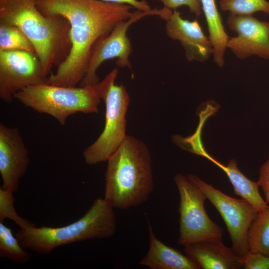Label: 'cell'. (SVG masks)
<instances>
[{
	"instance_id": "obj_25",
	"label": "cell",
	"mask_w": 269,
	"mask_h": 269,
	"mask_svg": "<svg viewBox=\"0 0 269 269\" xmlns=\"http://www.w3.org/2000/svg\"><path fill=\"white\" fill-rule=\"evenodd\" d=\"M103 1L121 4L130 5L137 10L142 11H148L152 9L145 0H101Z\"/></svg>"
},
{
	"instance_id": "obj_23",
	"label": "cell",
	"mask_w": 269,
	"mask_h": 269,
	"mask_svg": "<svg viewBox=\"0 0 269 269\" xmlns=\"http://www.w3.org/2000/svg\"><path fill=\"white\" fill-rule=\"evenodd\" d=\"M162 3L164 7L170 10H176L177 8L186 6L190 13L197 17L202 14V7L200 0H154Z\"/></svg>"
},
{
	"instance_id": "obj_1",
	"label": "cell",
	"mask_w": 269,
	"mask_h": 269,
	"mask_svg": "<svg viewBox=\"0 0 269 269\" xmlns=\"http://www.w3.org/2000/svg\"><path fill=\"white\" fill-rule=\"evenodd\" d=\"M37 4L44 15H59L69 23V54L48 77V84L67 87L76 86L83 78L96 43L134 12L130 5L101 0H37Z\"/></svg>"
},
{
	"instance_id": "obj_8",
	"label": "cell",
	"mask_w": 269,
	"mask_h": 269,
	"mask_svg": "<svg viewBox=\"0 0 269 269\" xmlns=\"http://www.w3.org/2000/svg\"><path fill=\"white\" fill-rule=\"evenodd\" d=\"M204 193L226 225L236 254L243 257L249 251L248 233L258 211L246 200L230 197L194 174L187 175Z\"/></svg>"
},
{
	"instance_id": "obj_6",
	"label": "cell",
	"mask_w": 269,
	"mask_h": 269,
	"mask_svg": "<svg viewBox=\"0 0 269 269\" xmlns=\"http://www.w3.org/2000/svg\"><path fill=\"white\" fill-rule=\"evenodd\" d=\"M180 196L178 211L179 237L178 244L222 239L223 229L214 222L204 207L206 196L187 176L178 173L174 177Z\"/></svg>"
},
{
	"instance_id": "obj_15",
	"label": "cell",
	"mask_w": 269,
	"mask_h": 269,
	"mask_svg": "<svg viewBox=\"0 0 269 269\" xmlns=\"http://www.w3.org/2000/svg\"><path fill=\"white\" fill-rule=\"evenodd\" d=\"M148 225L149 249L139 264L150 269H199L185 254L158 239L149 222Z\"/></svg>"
},
{
	"instance_id": "obj_4",
	"label": "cell",
	"mask_w": 269,
	"mask_h": 269,
	"mask_svg": "<svg viewBox=\"0 0 269 269\" xmlns=\"http://www.w3.org/2000/svg\"><path fill=\"white\" fill-rule=\"evenodd\" d=\"M114 208L104 198H98L86 213L65 226L37 227L31 225L20 228L15 234L21 246L41 254H48L56 248L92 239L114 236L116 220Z\"/></svg>"
},
{
	"instance_id": "obj_11",
	"label": "cell",
	"mask_w": 269,
	"mask_h": 269,
	"mask_svg": "<svg viewBox=\"0 0 269 269\" xmlns=\"http://www.w3.org/2000/svg\"><path fill=\"white\" fill-rule=\"evenodd\" d=\"M227 24L237 36L229 38L227 48L238 58L256 55L269 59V22L260 21L252 15L230 14Z\"/></svg>"
},
{
	"instance_id": "obj_18",
	"label": "cell",
	"mask_w": 269,
	"mask_h": 269,
	"mask_svg": "<svg viewBox=\"0 0 269 269\" xmlns=\"http://www.w3.org/2000/svg\"><path fill=\"white\" fill-rule=\"evenodd\" d=\"M0 257L6 258L17 263L24 264L30 259L26 249L23 248L12 230L0 221Z\"/></svg>"
},
{
	"instance_id": "obj_3",
	"label": "cell",
	"mask_w": 269,
	"mask_h": 269,
	"mask_svg": "<svg viewBox=\"0 0 269 269\" xmlns=\"http://www.w3.org/2000/svg\"><path fill=\"white\" fill-rule=\"evenodd\" d=\"M0 23L15 26L32 44L45 75L51 74L68 56L71 48L68 21L59 15L47 16L37 0H0Z\"/></svg>"
},
{
	"instance_id": "obj_10",
	"label": "cell",
	"mask_w": 269,
	"mask_h": 269,
	"mask_svg": "<svg viewBox=\"0 0 269 269\" xmlns=\"http://www.w3.org/2000/svg\"><path fill=\"white\" fill-rule=\"evenodd\" d=\"M48 76L36 53L0 51V98L11 103L15 94L32 85L48 83Z\"/></svg>"
},
{
	"instance_id": "obj_17",
	"label": "cell",
	"mask_w": 269,
	"mask_h": 269,
	"mask_svg": "<svg viewBox=\"0 0 269 269\" xmlns=\"http://www.w3.org/2000/svg\"><path fill=\"white\" fill-rule=\"evenodd\" d=\"M249 251L269 256V205L258 212L248 233Z\"/></svg>"
},
{
	"instance_id": "obj_24",
	"label": "cell",
	"mask_w": 269,
	"mask_h": 269,
	"mask_svg": "<svg viewBox=\"0 0 269 269\" xmlns=\"http://www.w3.org/2000/svg\"><path fill=\"white\" fill-rule=\"evenodd\" d=\"M257 182L263 192L266 202L269 205V155L267 160L260 168Z\"/></svg>"
},
{
	"instance_id": "obj_13",
	"label": "cell",
	"mask_w": 269,
	"mask_h": 269,
	"mask_svg": "<svg viewBox=\"0 0 269 269\" xmlns=\"http://www.w3.org/2000/svg\"><path fill=\"white\" fill-rule=\"evenodd\" d=\"M166 21L167 35L181 43L188 61L203 62L213 55V44L197 20L184 19L180 12L173 10Z\"/></svg>"
},
{
	"instance_id": "obj_9",
	"label": "cell",
	"mask_w": 269,
	"mask_h": 269,
	"mask_svg": "<svg viewBox=\"0 0 269 269\" xmlns=\"http://www.w3.org/2000/svg\"><path fill=\"white\" fill-rule=\"evenodd\" d=\"M167 12L166 8L151 9L148 11L137 10L127 20L117 22L107 36L99 39L94 45L90 55L85 76L79 83L85 86L100 82L97 70L105 60L116 58V64L120 67L131 68L129 56L132 52L131 42L126 33L133 23L147 15H157L163 18Z\"/></svg>"
},
{
	"instance_id": "obj_2",
	"label": "cell",
	"mask_w": 269,
	"mask_h": 269,
	"mask_svg": "<svg viewBox=\"0 0 269 269\" xmlns=\"http://www.w3.org/2000/svg\"><path fill=\"white\" fill-rule=\"evenodd\" d=\"M107 162L104 198L110 205L126 209L148 199L154 186L152 161L142 140L127 135Z\"/></svg>"
},
{
	"instance_id": "obj_20",
	"label": "cell",
	"mask_w": 269,
	"mask_h": 269,
	"mask_svg": "<svg viewBox=\"0 0 269 269\" xmlns=\"http://www.w3.org/2000/svg\"><path fill=\"white\" fill-rule=\"evenodd\" d=\"M220 7L235 15H252L256 12L269 15V2L266 0H221Z\"/></svg>"
},
{
	"instance_id": "obj_19",
	"label": "cell",
	"mask_w": 269,
	"mask_h": 269,
	"mask_svg": "<svg viewBox=\"0 0 269 269\" xmlns=\"http://www.w3.org/2000/svg\"><path fill=\"white\" fill-rule=\"evenodd\" d=\"M11 50H24L35 53L32 44L19 28L0 23V51Z\"/></svg>"
},
{
	"instance_id": "obj_21",
	"label": "cell",
	"mask_w": 269,
	"mask_h": 269,
	"mask_svg": "<svg viewBox=\"0 0 269 269\" xmlns=\"http://www.w3.org/2000/svg\"><path fill=\"white\" fill-rule=\"evenodd\" d=\"M13 193L11 190L0 188V221L9 218L20 228L31 225L32 223L22 218L17 213L14 206L15 199Z\"/></svg>"
},
{
	"instance_id": "obj_7",
	"label": "cell",
	"mask_w": 269,
	"mask_h": 269,
	"mask_svg": "<svg viewBox=\"0 0 269 269\" xmlns=\"http://www.w3.org/2000/svg\"><path fill=\"white\" fill-rule=\"evenodd\" d=\"M102 99L105 104L104 129L96 140L83 152L85 162L89 165L107 161L127 136L126 114L130 99L125 86L111 83Z\"/></svg>"
},
{
	"instance_id": "obj_16",
	"label": "cell",
	"mask_w": 269,
	"mask_h": 269,
	"mask_svg": "<svg viewBox=\"0 0 269 269\" xmlns=\"http://www.w3.org/2000/svg\"><path fill=\"white\" fill-rule=\"evenodd\" d=\"M216 165L226 173L233 186L235 194L248 202L258 212L268 207L269 205L259 192L258 182L246 177L238 169L235 159H230L227 165L218 161Z\"/></svg>"
},
{
	"instance_id": "obj_5",
	"label": "cell",
	"mask_w": 269,
	"mask_h": 269,
	"mask_svg": "<svg viewBox=\"0 0 269 269\" xmlns=\"http://www.w3.org/2000/svg\"><path fill=\"white\" fill-rule=\"evenodd\" d=\"M118 72L114 69L102 81L85 86L48 83L32 85L17 92L14 98L35 111L50 115L64 125L68 117L77 113H97L104 93L115 82Z\"/></svg>"
},
{
	"instance_id": "obj_22",
	"label": "cell",
	"mask_w": 269,
	"mask_h": 269,
	"mask_svg": "<svg viewBox=\"0 0 269 269\" xmlns=\"http://www.w3.org/2000/svg\"><path fill=\"white\" fill-rule=\"evenodd\" d=\"M245 269H269V256L250 251L243 256Z\"/></svg>"
},
{
	"instance_id": "obj_12",
	"label": "cell",
	"mask_w": 269,
	"mask_h": 269,
	"mask_svg": "<svg viewBox=\"0 0 269 269\" xmlns=\"http://www.w3.org/2000/svg\"><path fill=\"white\" fill-rule=\"evenodd\" d=\"M17 128L0 123V173L4 189L16 192L30 160Z\"/></svg>"
},
{
	"instance_id": "obj_14",
	"label": "cell",
	"mask_w": 269,
	"mask_h": 269,
	"mask_svg": "<svg viewBox=\"0 0 269 269\" xmlns=\"http://www.w3.org/2000/svg\"><path fill=\"white\" fill-rule=\"evenodd\" d=\"M185 254L199 269H240L243 257L226 246L222 239L200 241L184 246Z\"/></svg>"
}]
</instances>
